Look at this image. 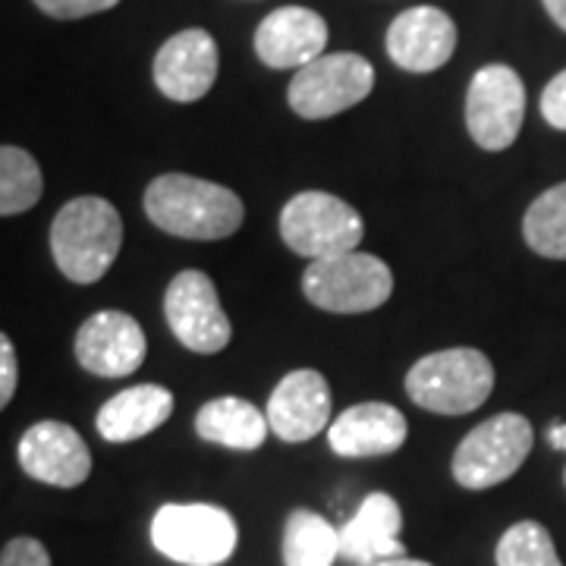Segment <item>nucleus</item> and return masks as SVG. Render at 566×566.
I'll list each match as a JSON object with an SVG mask.
<instances>
[{
  "mask_svg": "<svg viewBox=\"0 0 566 566\" xmlns=\"http://www.w3.org/2000/svg\"><path fill=\"white\" fill-rule=\"evenodd\" d=\"M526 117V85L506 63L482 66L465 92V129L485 151H506Z\"/></svg>",
  "mask_w": 566,
  "mask_h": 566,
  "instance_id": "1a4fd4ad",
  "label": "nucleus"
},
{
  "mask_svg": "<svg viewBox=\"0 0 566 566\" xmlns=\"http://www.w3.org/2000/svg\"><path fill=\"white\" fill-rule=\"evenodd\" d=\"M123 245V218L102 196L70 199L51 223V255L66 281L98 283Z\"/></svg>",
  "mask_w": 566,
  "mask_h": 566,
  "instance_id": "f03ea898",
  "label": "nucleus"
},
{
  "mask_svg": "<svg viewBox=\"0 0 566 566\" xmlns=\"http://www.w3.org/2000/svg\"><path fill=\"white\" fill-rule=\"evenodd\" d=\"M32 3L41 13H48L51 20H82V17L114 10L120 0H32Z\"/></svg>",
  "mask_w": 566,
  "mask_h": 566,
  "instance_id": "393cba45",
  "label": "nucleus"
},
{
  "mask_svg": "<svg viewBox=\"0 0 566 566\" xmlns=\"http://www.w3.org/2000/svg\"><path fill=\"white\" fill-rule=\"evenodd\" d=\"M542 117H545L554 129L566 133V70L557 73L554 80L547 82L542 92Z\"/></svg>",
  "mask_w": 566,
  "mask_h": 566,
  "instance_id": "bb28decb",
  "label": "nucleus"
},
{
  "mask_svg": "<svg viewBox=\"0 0 566 566\" xmlns=\"http://www.w3.org/2000/svg\"><path fill=\"white\" fill-rule=\"evenodd\" d=\"M145 214L170 237L214 243L243 227L245 205L221 182L192 174H161L145 189Z\"/></svg>",
  "mask_w": 566,
  "mask_h": 566,
  "instance_id": "f257e3e1",
  "label": "nucleus"
},
{
  "mask_svg": "<svg viewBox=\"0 0 566 566\" xmlns=\"http://www.w3.org/2000/svg\"><path fill=\"white\" fill-rule=\"evenodd\" d=\"M378 566H431L424 560H412V557H394V560H381Z\"/></svg>",
  "mask_w": 566,
  "mask_h": 566,
  "instance_id": "7c9ffc66",
  "label": "nucleus"
},
{
  "mask_svg": "<svg viewBox=\"0 0 566 566\" xmlns=\"http://www.w3.org/2000/svg\"><path fill=\"white\" fill-rule=\"evenodd\" d=\"M375 88V66L363 54L340 51V54H322L303 70L286 88V102L296 117L303 120H327L349 107L363 104Z\"/></svg>",
  "mask_w": 566,
  "mask_h": 566,
  "instance_id": "6e6552de",
  "label": "nucleus"
},
{
  "mask_svg": "<svg viewBox=\"0 0 566 566\" xmlns=\"http://www.w3.org/2000/svg\"><path fill=\"white\" fill-rule=\"evenodd\" d=\"M303 293L308 303L334 315L375 312L394 293V271L378 255L344 252L322 262H308L303 274Z\"/></svg>",
  "mask_w": 566,
  "mask_h": 566,
  "instance_id": "423d86ee",
  "label": "nucleus"
},
{
  "mask_svg": "<svg viewBox=\"0 0 566 566\" xmlns=\"http://www.w3.org/2000/svg\"><path fill=\"white\" fill-rule=\"evenodd\" d=\"M340 557V528L315 510H293L283 526V566H334Z\"/></svg>",
  "mask_w": 566,
  "mask_h": 566,
  "instance_id": "412c9836",
  "label": "nucleus"
},
{
  "mask_svg": "<svg viewBox=\"0 0 566 566\" xmlns=\"http://www.w3.org/2000/svg\"><path fill=\"white\" fill-rule=\"evenodd\" d=\"M542 3H545L547 17L566 32V0H542Z\"/></svg>",
  "mask_w": 566,
  "mask_h": 566,
  "instance_id": "c85d7f7f",
  "label": "nucleus"
},
{
  "mask_svg": "<svg viewBox=\"0 0 566 566\" xmlns=\"http://www.w3.org/2000/svg\"><path fill=\"white\" fill-rule=\"evenodd\" d=\"M564 482H566V469H564Z\"/></svg>",
  "mask_w": 566,
  "mask_h": 566,
  "instance_id": "2f4dec72",
  "label": "nucleus"
},
{
  "mask_svg": "<svg viewBox=\"0 0 566 566\" xmlns=\"http://www.w3.org/2000/svg\"><path fill=\"white\" fill-rule=\"evenodd\" d=\"M494 390V365L475 346L428 353L406 375V394L416 406L438 416L475 412Z\"/></svg>",
  "mask_w": 566,
  "mask_h": 566,
  "instance_id": "7ed1b4c3",
  "label": "nucleus"
},
{
  "mask_svg": "<svg viewBox=\"0 0 566 566\" xmlns=\"http://www.w3.org/2000/svg\"><path fill=\"white\" fill-rule=\"evenodd\" d=\"M400 532H403L400 504L385 491H375L359 504L356 516L340 528V557L356 566H378L381 560L406 557Z\"/></svg>",
  "mask_w": 566,
  "mask_h": 566,
  "instance_id": "a211bd4d",
  "label": "nucleus"
},
{
  "mask_svg": "<svg viewBox=\"0 0 566 566\" xmlns=\"http://www.w3.org/2000/svg\"><path fill=\"white\" fill-rule=\"evenodd\" d=\"M41 167L39 161L20 148V145H3L0 148V214L13 218L29 211L41 199Z\"/></svg>",
  "mask_w": 566,
  "mask_h": 566,
  "instance_id": "5701e85b",
  "label": "nucleus"
},
{
  "mask_svg": "<svg viewBox=\"0 0 566 566\" xmlns=\"http://www.w3.org/2000/svg\"><path fill=\"white\" fill-rule=\"evenodd\" d=\"M218 41L205 29H182L155 54V85L177 104L202 102L218 80Z\"/></svg>",
  "mask_w": 566,
  "mask_h": 566,
  "instance_id": "f8f14e48",
  "label": "nucleus"
},
{
  "mask_svg": "<svg viewBox=\"0 0 566 566\" xmlns=\"http://www.w3.org/2000/svg\"><path fill=\"white\" fill-rule=\"evenodd\" d=\"M0 566H51V554L39 538H13L3 545Z\"/></svg>",
  "mask_w": 566,
  "mask_h": 566,
  "instance_id": "a878e982",
  "label": "nucleus"
},
{
  "mask_svg": "<svg viewBox=\"0 0 566 566\" xmlns=\"http://www.w3.org/2000/svg\"><path fill=\"white\" fill-rule=\"evenodd\" d=\"M271 424L259 406H252L243 397H218L196 412V434L208 444L243 450L252 453L264 444Z\"/></svg>",
  "mask_w": 566,
  "mask_h": 566,
  "instance_id": "aec40b11",
  "label": "nucleus"
},
{
  "mask_svg": "<svg viewBox=\"0 0 566 566\" xmlns=\"http://www.w3.org/2000/svg\"><path fill=\"white\" fill-rule=\"evenodd\" d=\"M240 526L214 504H164L151 520V545L182 566H221L233 557Z\"/></svg>",
  "mask_w": 566,
  "mask_h": 566,
  "instance_id": "20e7f679",
  "label": "nucleus"
},
{
  "mask_svg": "<svg viewBox=\"0 0 566 566\" xmlns=\"http://www.w3.org/2000/svg\"><path fill=\"white\" fill-rule=\"evenodd\" d=\"M174 412V394L161 385H136L114 394L98 409L95 428L107 444H129L158 431Z\"/></svg>",
  "mask_w": 566,
  "mask_h": 566,
  "instance_id": "6ab92c4d",
  "label": "nucleus"
},
{
  "mask_svg": "<svg viewBox=\"0 0 566 566\" xmlns=\"http://www.w3.org/2000/svg\"><path fill=\"white\" fill-rule=\"evenodd\" d=\"M409 438L406 416L390 403H359L340 412L327 428V444L337 457L363 460L397 453Z\"/></svg>",
  "mask_w": 566,
  "mask_h": 566,
  "instance_id": "f3484780",
  "label": "nucleus"
},
{
  "mask_svg": "<svg viewBox=\"0 0 566 566\" xmlns=\"http://www.w3.org/2000/svg\"><path fill=\"white\" fill-rule=\"evenodd\" d=\"M164 315L174 337L186 349L202 356L221 353L233 337V324L223 312L218 286L205 271L196 268H186L170 281L164 293Z\"/></svg>",
  "mask_w": 566,
  "mask_h": 566,
  "instance_id": "9d476101",
  "label": "nucleus"
},
{
  "mask_svg": "<svg viewBox=\"0 0 566 566\" xmlns=\"http://www.w3.org/2000/svg\"><path fill=\"white\" fill-rule=\"evenodd\" d=\"M17 349H13V340L3 334L0 337V406H7L17 394Z\"/></svg>",
  "mask_w": 566,
  "mask_h": 566,
  "instance_id": "cd10ccee",
  "label": "nucleus"
},
{
  "mask_svg": "<svg viewBox=\"0 0 566 566\" xmlns=\"http://www.w3.org/2000/svg\"><path fill=\"white\" fill-rule=\"evenodd\" d=\"M457 51V22L438 7L403 10L387 29V54L406 73H434Z\"/></svg>",
  "mask_w": 566,
  "mask_h": 566,
  "instance_id": "2eb2a0df",
  "label": "nucleus"
},
{
  "mask_svg": "<svg viewBox=\"0 0 566 566\" xmlns=\"http://www.w3.org/2000/svg\"><path fill=\"white\" fill-rule=\"evenodd\" d=\"M327 48V22L308 7H281L255 29V54L271 70H303Z\"/></svg>",
  "mask_w": 566,
  "mask_h": 566,
  "instance_id": "dca6fc26",
  "label": "nucleus"
},
{
  "mask_svg": "<svg viewBox=\"0 0 566 566\" xmlns=\"http://www.w3.org/2000/svg\"><path fill=\"white\" fill-rule=\"evenodd\" d=\"M22 472L41 485L80 488L92 472V453L82 434L66 422H35L20 438Z\"/></svg>",
  "mask_w": 566,
  "mask_h": 566,
  "instance_id": "4468645a",
  "label": "nucleus"
},
{
  "mask_svg": "<svg viewBox=\"0 0 566 566\" xmlns=\"http://www.w3.org/2000/svg\"><path fill=\"white\" fill-rule=\"evenodd\" d=\"M523 237L535 255L566 262V182L551 186L528 205L523 218Z\"/></svg>",
  "mask_w": 566,
  "mask_h": 566,
  "instance_id": "4be33fe9",
  "label": "nucleus"
},
{
  "mask_svg": "<svg viewBox=\"0 0 566 566\" xmlns=\"http://www.w3.org/2000/svg\"><path fill=\"white\" fill-rule=\"evenodd\" d=\"M281 237L286 249L308 262H322L331 255H344L359 249L365 237L363 214L322 189L296 192L281 211Z\"/></svg>",
  "mask_w": 566,
  "mask_h": 566,
  "instance_id": "39448f33",
  "label": "nucleus"
},
{
  "mask_svg": "<svg viewBox=\"0 0 566 566\" xmlns=\"http://www.w3.org/2000/svg\"><path fill=\"white\" fill-rule=\"evenodd\" d=\"M547 444L554 450H566V422H554L547 428Z\"/></svg>",
  "mask_w": 566,
  "mask_h": 566,
  "instance_id": "c756f323",
  "label": "nucleus"
},
{
  "mask_svg": "<svg viewBox=\"0 0 566 566\" xmlns=\"http://www.w3.org/2000/svg\"><path fill=\"white\" fill-rule=\"evenodd\" d=\"M494 560L497 566H564L551 532L535 520H523L506 528L497 542Z\"/></svg>",
  "mask_w": 566,
  "mask_h": 566,
  "instance_id": "b1692460",
  "label": "nucleus"
},
{
  "mask_svg": "<svg viewBox=\"0 0 566 566\" xmlns=\"http://www.w3.org/2000/svg\"><path fill=\"white\" fill-rule=\"evenodd\" d=\"M535 431L520 412H497L465 434L453 453V479L469 491H488L513 479L532 453Z\"/></svg>",
  "mask_w": 566,
  "mask_h": 566,
  "instance_id": "0eeeda50",
  "label": "nucleus"
},
{
  "mask_svg": "<svg viewBox=\"0 0 566 566\" xmlns=\"http://www.w3.org/2000/svg\"><path fill=\"white\" fill-rule=\"evenodd\" d=\"M264 416L271 431L286 444H305L331 428V385L315 368H296L283 375L271 390Z\"/></svg>",
  "mask_w": 566,
  "mask_h": 566,
  "instance_id": "ddd939ff",
  "label": "nucleus"
},
{
  "mask_svg": "<svg viewBox=\"0 0 566 566\" xmlns=\"http://www.w3.org/2000/svg\"><path fill=\"white\" fill-rule=\"evenodd\" d=\"M148 353V340L139 322L117 308L95 312L85 318L76 334V359L98 378H126L139 371Z\"/></svg>",
  "mask_w": 566,
  "mask_h": 566,
  "instance_id": "9b49d317",
  "label": "nucleus"
}]
</instances>
